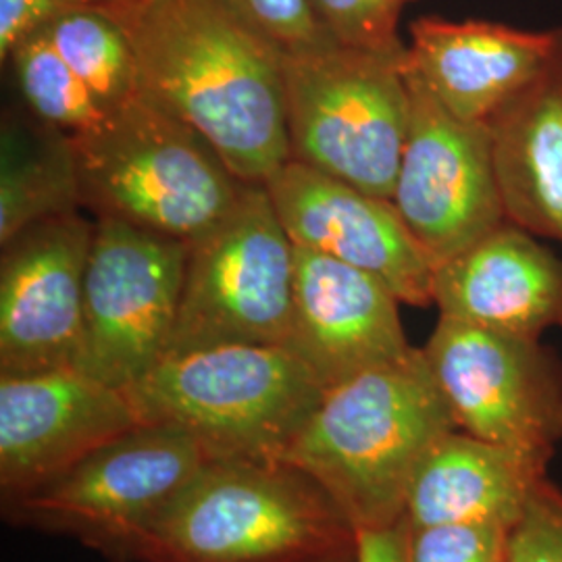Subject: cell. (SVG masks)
Masks as SVG:
<instances>
[{"instance_id":"cell-17","label":"cell","mask_w":562,"mask_h":562,"mask_svg":"<svg viewBox=\"0 0 562 562\" xmlns=\"http://www.w3.org/2000/svg\"><path fill=\"white\" fill-rule=\"evenodd\" d=\"M434 304L442 317L540 338L562 327V261L506 220L436 267Z\"/></svg>"},{"instance_id":"cell-23","label":"cell","mask_w":562,"mask_h":562,"mask_svg":"<svg viewBox=\"0 0 562 562\" xmlns=\"http://www.w3.org/2000/svg\"><path fill=\"white\" fill-rule=\"evenodd\" d=\"M323 30L344 48L398 55L402 44L396 27L408 0H308Z\"/></svg>"},{"instance_id":"cell-3","label":"cell","mask_w":562,"mask_h":562,"mask_svg":"<svg viewBox=\"0 0 562 562\" xmlns=\"http://www.w3.org/2000/svg\"><path fill=\"white\" fill-rule=\"evenodd\" d=\"M359 531L290 462L209 461L142 536L134 562H322Z\"/></svg>"},{"instance_id":"cell-15","label":"cell","mask_w":562,"mask_h":562,"mask_svg":"<svg viewBox=\"0 0 562 562\" xmlns=\"http://www.w3.org/2000/svg\"><path fill=\"white\" fill-rule=\"evenodd\" d=\"M294 248V302L283 348L323 390L413 350L402 331L401 301L385 283L346 262Z\"/></svg>"},{"instance_id":"cell-5","label":"cell","mask_w":562,"mask_h":562,"mask_svg":"<svg viewBox=\"0 0 562 562\" xmlns=\"http://www.w3.org/2000/svg\"><path fill=\"white\" fill-rule=\"evenodd\" d=\"M69 142L81 209L178 240L222 222L246 183L196 130L142 92Z\"/></svg>"},{"instance_id":"cell-4","label":"cell","mask_w":562,"mask_h":562,"mask_svg":"<svg viewBox=\"0 0 562 562\" xmlns=\"http://www.w3.org/2000/svg\"><path fill=\"white\" fill-rule=\"evenodd\" d=\"M140 423L173 425L209 461L285 462L323 398L283 346H213L167 355L127 390Z\"/></svg>"},{"instance_id":"cell-24","label":"cell","mask_w":562,"mask_h":562,"mask_svg":"<svg viewBox=\"0 0 562 562\" xmlns=\"http://www.w3.org/2000/svg\"><path fill=\"white\" fill-rule=\"evenodd\" d=\"M510 533L498 522L408 527L406 562H506Z\"/></svg>"},{"instance_id":"cell-22","label":"cell","mask_w":562,"mask_h":562,"mask_svg":"<svg viewBox=\"0 0 562 562\" xmlns=\"http://www.w3.org/2000/svg\"><path fill=\"white\" fill-rule=\"evenodd\" d=\"M9 59L23 101L42 123L76 136L97 127L109 115L71 65L60 57L46 27L25 36Z\"/></svg>"},{"instance_id":"cell-8","label":"cell","mask_w":562,"mask_h":562,"mask_svg":"<svg viewBox=\"0 0 562 562\" xmlns=\"http://www.w3.org/2000/svg\"><path fill=\"white\" fill-rule=\"evenodd\" d=\"M209 462L173 425L138 423L53 482L2 504L7 521L71 536L117 562H134L146 529Z\"/></svg>"},{"instance_id":"cell-7","label":"cell","mask_w":562,"mask_h":562,"mask_svg":"<svg viewBox=\"0 0 562 562\" xmlns=\"http://www.w3.org/2000/svg\"><path fill=\"white\" fill-rule=\"evenodd\" d=\"M296 248L265 183H244L215 227L188 241L167 355L213 346H283L292 319Z\"/></svg>"},{"instance_id":"cell-6","label":"cell","mask_w":562,"mask_h":562,"mask_svg":"<svg viewBox=\"0 0 562 562\" xmlns=\"http://www.w3.org/2000/svg\"><path fill=\"white\" fill-rule=\"evenodd\" d=\"M404 59L338 44L283 53L290 159L392 201L411 117Z\"/></svg>"},{"instance_id":"cell-13","label":"cell","mask_w":562,"mask_h":562,"mask_svg":"<svg viewBox=\"0 0 562 562\" xmlns=\"http://www.w3.org/2000/svg\"><path fill=\"white\" fill-rule=\"evenodd\" d=\"M138 423L123 390L76 367L0 375L2 504L53 482Z\"/></svg>"},{"instance_id":"cell-29","label":"cell","mask_w":562,"mask_h":562,"mask_svg":"<svg viewBox=\"0 0 562 562\" xmlns=\"http://www.w3.org/2000/svg\"><path fill=\"white\" fill-rule=\"evenodd\" d=\"M322 562H359V550L352 554H344V557H336V559H327Z\"/></svg>"},{"instance_id":"cell-21","label":"cell","mask_w":562,"mask_h":562,"mask_svg":"<svg viewBox=\"0 0 562 562\" xmlns=\"http://www.w3.org/2000/svg\"><path fill=\"white\" fill-rule=\"evenodd\" d=\"M46 30L106 113L140 94L136 50L121 21L102 13H71Z\"/></svg>"},{"instance_id":"cell-28","label":"cell","mask_w":562,"mask_h":562,"mask_svg":"<svg viewBox=\"0 0 562 562\" xmlns=\"http://www.w3.org/2000/svg\"><path fill=\"white\" fill-rule=\"evenodd\" d=\"M406 536L404 519L380 531H361L359 562H406Z\"/></svg>"},{"instance_id":"cell-11","label":"cell","mask_w":562,"mask_h":562,"mask_svg":"<svg viewBox=\"0 0 562 562\" xmlns=\"http://www.w3.org/2000/svg\"><path fill=\"white\" fill-rule=\"evenodd\" d=\"M411 117L392 202L431 262L506 222L490 123L454 117L406 67Z\"/></svg>"},{"instance_id":"cell-9","label":"cell","mask_w":562,"mask_h":562,"mask_svg":"<svg viewBox=\"0 0 562 562\" xmlns=\"http://www.w3.org/2000/svg\"><path fill=\"white\" fill-rule=\"evenodd\" d=\"M188 241L94 217L76 369L127 390L161 361L180 306Z\"/></svg>"},{"instance_id":"cell-14","label":"cell","mask_w":562,"mask_h":562,"mask_svg":"<svg viewBox=\"0 0 562 562\" xmlns=\"http://www.w3.org/2000/svg\"><path fill=\"white\" fill-rule=\"evenodd\" d=\"M265 186L294 246L361 269L404 304H434L436 265L394 202L294 159Z\"/></svg>"},{"instance_id":"cell-2","label":"cell","mask_w":562,"mask_h":562,"mask_svg":"<svg viewBox=\"0 0 562 562\" xmlns=\"http://www.w3.org/2000/svg\"><path fill=\"white\" fill-rule=\"evenodd\" d=\"M459 429L422 348L327 387L285 462L308 473L355 529L380 531L404 517L427 452Z\"/></svg>"},{"instance_id":"cell-27","label":"cell","mask_w":562,"mask_h":562,"mask_svg":"<svg viewBox=\"0 0 562 562\" xmlns=\"http://www.w3.org/2000/svg\"><path fill=\"white\" fill-rule=\"evenodd\" d=\"M506 562H562V490L548 477L510 533Z\"/></svg>"},{"instance_id":"cell-19","label":"cell","mask_w":562,"mask_h":562,"mask_svg":"<svg viewBox=\"0 0 562 562\" xmlns=\"http://www.w3.org/2000/svg\"><path fill=\"white\" fill-rule=\"evenodd\" d=\"M490 132L506 220L562 241V36L542 74L490 120Z\"/></svg>"},{"instance_id":"cell-26","label":"cell","mask_w":562,"mask_h":562,"mask_svg":"<svg viewBox=\"0 0 562 562\" xmlns=\"http://www.w3.org/2000/svg\"><path fill=\"white\" fill-rule=\"evenodd\" d=\"M138 4L140 0H0V57L9 59L25 36L65 15L102 13L125 25Z\"/></svg>"},{"instance_id":"cell-25","label":"cell","mask_w":562,"mask_h":562,"mask_svg":"<svg viewBox=\"0 0 562 562\" xmlns=\"http://www.w3.org/2000/svg\"><path fill=\"white\" fill-rule=\"evenodd\" d=\"M241 21L273 42L281 53H308L334 46L308 0H223Z\"/></svg>"},{"instance_id":"cell-1","label":"cell","mask_w":562,"mask_h":562,"mask_svg":"<svg viewBox=\"0 0 562 562\" xmlns=\"http://www.w3.org/2000/svg\"><path fill=\"white\" fill-rule=\"evenodd\" d=\"M140 92L265 183L290 161L283 53L223 0H140L125 23Z\"/></svg>"},{"instance_id":"cell-12","label":"cell","mask_w":562,"mask_h":562,"mask_svg":"<svg viewBox=\"0 0 562 562\" xmlns=\"http://www.w3.org/2000/svg\"><path fill=\"white\" fill-rule=\"evenodd\" d=\"M92 238L94 222L76 211L2 244L0 375L76 367Z\"/></svg>"},{"instance_id":"cell-10","label":"cell","mask_w":562,"mask_h":562,"mask_svg":"<svg viewBox=\"0 0 562 562\" xmlns=\"http://www.w3.org/2000/svg\"><path fill=\"white\" fill-rule=\"evenodd\" d=\"M422 350L461 431L552 459L562 442V364L540 338L440 315Z\"/></svg>"},{"instance_id":"cell-16","label":"cell","mask_w":562,"mask_h":562,"mask_svg":"<svg viewBox=\"0 0 562 562\" xmlns=\"http://www.w3.org/2000/svg\"><path fill=\"white\" fill-rule=\"evenodd\" d=\"M562 32H525L487 21L422 18L404 67L462 121L490 123L542 74Z\"/></svg>"},{"instance_id":"cell-20","label":"cell","mask_w":562,"mask_h":562,"mask_svg":"<svg viewBox=\"0 0 562 562\" xmlns=\"http://www.w3.org/2000/svg\"><path fill=\"white\" fill-rule=\"evenodd\" d=\"M76 211H81L80 180L69 136L41 120H4L0 138V244L32 223Z\"/></svg>"},{"instance_id":"cell-18","label":"cell","mask_w":562,"mask_h":562,"mask_svg":"<svg viewBox=\"0 0 562 562\" xmlns=\"http://www.w3.org/2000/svg\"><path fill=\"white\" fill-rule=\"evenodd\" d=\"M548 462L452 429L423 459L406 496L411 529L457 522H498L515 529Z\"/></svg>"}]
</instances>
